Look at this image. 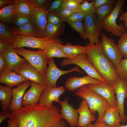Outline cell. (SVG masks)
<instances>
[{
    "mask_svg": "<svg viewBox=\"0 0 127 127\" xmlns=\"http://www.w3.org/2000/svg\"><path fill=\"white\" fill-rule=\"evenodd\" d=\"M60 110L53 105H28L11 112L9 118L18 127H49L61 120Z\"/></svg>",
    "mask_w": 127,
    "mask_h": 127,
    "instance_id": "6da1fadb",
    "label": "cell"
},
{
    "mask_svg": "<svg viewBox=\"0 0 127 127\" xmlns=\"http://www.w3.org/2000/svg\"><path fill=\"white\" fill-rule=\"evenodd\" d=\"M86 55L87 58L107 82L114 87L121 79L116 68L104 54L100 42L87 44Z\"/></svg>",
    "mask_w": 127,
    "mask_h": 127,
    "instance_id": "7a4b0ae2",
    "label": "cell"
},
{
    "mask_svg": "<svg viewBox=\"0 0 127 127\" xmlns=\"http://www.w3.org/2000/svg\"><path fill=\"white\" fill-rule=\"evenodd\" d=\"M63 43L58 38H40L25 36L16 33L11 44L14 48L27 47L46 50L55 44Z\"/></svg>",
    "mask_w": 127,
    "mask_h": 127,
    "instance_id": "3957f363",
    "label": "cell"
},
{
    "mask_svg": "<svg viewBox=\"0 0 127 127\" xmlns=\"http://www.w3.org/2000/svg\"><path fill=\"white\" fill-rule=\"evenodd\" d=\"M15 52L22 56L35 69L45 78L48 59L45 50L40 49L37 51L28 50L24 47L14 48Z\"/></svg>",
    "mask_w": 127,
    "mask_h": 127,
    "instance_id": "277c9868",
    "label": "cell"
},
{
    "mask_svg": "<svg viewBox=\"0 0 127 127\" xmlns=\"http://www.w3.org/2000/svg\"><path fill=\"white\" fill-rule=\"evenodd\" d=\"M126 1L118 0L112 12L109 15L101 22V27L106 32L110 33L111 35L120 37L127 29L123 23L118 25L116 23L118 16L122 13V8Z\"/></svg>",
    "mask_w": 127,
    "mask_h": 127,
    "instance_id": "5b68a950",
    "label": "cell"
},
{
    "mask_svg": "<svg viewBox=\"0 0 127 127\" xmlns=\"http://www.w3.org/2000/svg\"><path fill=\"white\" fill-rule=\"evenodd\" d=\"M83 20L84 31L89 43L94 44L99 42V37L101 35L102 31V22L99 19L95 13L86 15Z\"/></svg>",
    "mask_w": 127,
    "mask_h": 127,
    "instance_id": "8992f818",
    "label": "cell"
},
{
    "mask_svg": "<svg viewBox=\"0 0 127 127\" xmlns=\"http://www.w3.org/2000/svg\"><path fill=\"white\" fill-rule=\"evenodd\" d=\"M70 64L77 65L83 69L88 75L108 84L87 58L86 54H80L74 59H64L62 61L60 65L63 67Z\"/></svg>",
    "mask_w": 127,
    "mask_h": 127,
    "instance_id": "52a82bcc",
    "label": "cell"
},
{
    "mask_svg": "<svg viewBox=\"0 0 127 127\" xmlns=\"http://www.w3.org/2000/svg\"><path fill=\"white\" fill-rule=\"evenodd\" d=\"M101 36L100 44L103 52L116 68L122 60L123 57L117 45L112 39L108 37L102 31Z\"/></svg>",
    "mask_w": 127,
    "mask_h": 127,
    "instance_id": "ba28073f",
    "label": "cell"
},
{
    "mask_svg": "<svg viewBox=\"0 0 127 127\" xmlns=\"http://www.w3.org/2000/svg\"><path fill=\"white\" fill-rule=\"evenodd\" d=\"M48 63V66L47 68L45 76L48 86L53 87H56L57 81L62 75L73 71L80 73L83 72L80 69L79 67L76 66L69 70H61L57 67L53 58L49 59Z\"/></svg>",
    "mask_w": 127,
    "mask_h": 127,
    "instance_id": "9c48e42d",
    "label": "cell"
},
{
    "mask_svg": "<svg viewBox=\"0 0 127 127\" xmlns=\"http://www.w3.org/2000/svg\"><path fill=\"white\" fill-rule=\"evenodd\" d=\"M11 44L1 55L7 64V67L17 73L27 61L24 58L19 56L15 51Z\"/></svg>",
    "mask_w": 127,
    "mask_h": 127,
    "instance_id": "30bf717a",
    "label": "cell"
},
{
    "mask_svg": "<svg viewBox=\"0 0 127 127\" xmlns=\"http://www.w3.org/2000/svg\"><path fill=\"white\" fill-rule=\"evenodd\" d=\"M86 85L92 90L105 98L111 106H117V101L115 96L114 87L104 83L100 84H88Z\"/></svg>",
    "mask_w": 127,
    "mask_h": 127,
    "instance_id": "8fae6325",
    "label": "cell"
},
{
    "mask_svg": "<svg viewBox=\"0 0 127 127\" xmlns=\"http://www.w3.org/2000/svg\"><path fill=\"white\" fill-rule=\"evenodd\" d=\"M65 91L63 86L54 87L47 86L42 92L38 104L52 106L53 105V102H59L60 96L64 94Z\"/></svg>",
    "mask_w": 127,
    "mask_h": 127,
    "instance_id": "7c38bea8",
    "label": "cell"
},
{
    "mask_svg": "<svg viewBox=\"0 0 127 127\" xmlns=\"http://www.w3.org/2000/svg\"><path fill=\"white\" fill-rule=\"evenodd\" d=\"M68 98L67 97L64 100L60 101L58 103L61 107L60 113L61 119L65 120L71 127H75L78 126L79 114L77 109L69 103Z\"/></svg>",
    "mask_w": 127,
    "mask_h": 127,
    "instance_id": "4fadbf2b",
    "label": "cell"
},
{
    "mask_svg": "<svg viewBox=\"0 0 127 127\" xmlns=\"http://www.w3.org/2000/svg\"><path fill=\"white\" fill-rule=\"evenodd\" d=\"M17 74L32 82L40 85H47L45 77L33 67L27 60Z\"/></svg>",
    "mask_w": 127,
    "mask_h": 127,
    "instance_id": "5bb4252c",
    "label": "cell"
},
{
    "mask_svg": "<svg viewBox=\"0 0 127 127\" xmlns=\"http://www.w3.org/2000/svg\"><path fill=\"white\" fill-rule=\"evenodd\" d=\"M103 83L88 75L82 77L74 76L69 78L66 80L65 86L68 90L73 91L84 85L89 84H100Z\"/></svg>",
    "mask_w": 127,
    "mask_h": 127,
    "instance_id": "9a60e30c",
    "label": "cell"
},
{
    "mask_svg": "<svg viewBox=\"0 0 127 127\" xmlns=\"http://www.w3.org/2000/svg\"><path fill=\"white\" fill-rule=\"evenodd\" d=\"M114 87L116 95L117 106L122 119V122L124 123L127 120V117L124 113V103L127 91V82L121 79Z\"/></svg>",
    "mask_w": 127,
    "mask_h": 127,
    "instance_id": "2e32d148",
    "label": "cell"
},
{
    "mask_svg": "<svg viewBox=\"0 0 127 127\" xmlns=\"http://www.w3.org/2000/svg\"><path fill=\"white\" fill-rule=\"evenodd\" d=\"M31 87L26 92L23 98L22 106L37 104L43 90L47 85H40L31 81Z\"/></svg>",
    "mask_w": 127,
    "mask_h": 127,
    "instance_id": "e0dca14e",
    "label": "cell"
},
{
    "mask_svg": "<svg viewBox=\"0 0 127 127\" xmlns=\"http://www.w3.org/2000/svg\"><path fill=\"white\" fill-rule=\"evenodd\" d=\"M47 9L36 8L33 21L36 26L37 37L44 38L46 37V28L48 24Z\"/></svg>",
    "mask_w": 127,
    "mask_h": 127,
    "instance_id": "ac0fdd59",
    "label": "cell"
},
{
    "mask_svg": "<svg viewBox=\"0 0 127 127\" xmlns=\"http://www.w3.org/2000/svg\"><path fill=\"white\" fill-rule=\"evenodd\" d=\"M31 85V81L28 80L22 83L16 87L12 89V99L9 111L12 112L22 107L21 103L24 94L27 88Z\"/></svg>",
    "mask_w": 127,
    "mask_h": 127,
    "instance_id": "d6986e66",
    "label": "cell"
},
{
    "mask_svg": "<svg viewBox=\"0 0 127 127\" xmlns=\"http://www.w3.org/2000/svg\"><path fill=\"white\" fill-rule=\"evenodd\" d=\"M28 80L7 67L0 74V83L11 87L18 86Z\"/></svg>",
    "mask_w": 127,
    "mask_h": 127,
    "instance_id": "ffe728a7",
    "label": "cell"
},
{
    "mask_svg": "<svg viewBox=\"0 0 127 127\" xmlns=\"http://www.w3.org/2000/svg\"><path fill=\"white\" fill-rule=\"evenodd\" d=\"M77 109L79 114L77 126L78 127H85L92 122L95 120V116L91 113L88 104L85 100L83 99L80 102Z\"/></svg>",
    "mask_w": 127,
    "mask_h": 127,
    "instance_id": "44dd1931",
    "label": "cell"
},
{
    "mask_svg": "<svg viewBox=\"0 0 127 127\" xmlns=\"http://www.w3.org/2000/svg\"><path fill=\"white\" fill-rule=\"evenodd\" d=\"M102 121L106 123L109 127H118L122 121L119 110L117 106H110L105 110Z\"/></svg>",
    "mask_w": 127,
    "mask_h": 127,
    "instance_id": "7402d4cb",
    "label": "cell"
},
{
    "mask_svg": "<svg viewBox=\"0 0 127 127\" xmlns=\"http://www.w3.org/2000/svg\"><path fill=\"white\" fill-rule=\"evenodd\" d=\"M59 47L67 57V58L72 60L79 55L86 54L87 47L78 45H73L71 43L67 42L66 45H59Z\"/></svg>",
    "mask_w": 127,
    "mask_h": 127,
    "instance_id": "603a6c76",
    "label": "cell"
},
{
    "mask_svg": "<svg viewBox=\"0 0 127 127\" xmlns=\"http://www.w3.org/2000/svg\"><path fill=\"white\" fill-rule=\"evenodd\" d=\"M75 94L87 101L90 111L92 114L94 115L98 111L92 90L90 89L86 85L83 86L77 90Z\"/></svg>",
    "mask_w": 127,
    "mask_h": 127,
    "instance_id": "cb8c5ba5",
    "label": "cell"
},
{
    "mask_svg": "<svg viewBox=\"0 0 127 127\" xmlns=\"http://www.w3.org/2000/svg\"><path fill=\"white\" fill-rule=\"evenodd\" d=\"M15 12L27 16L33 20L36 7L28 0H15Z\"/></svg>",
    "mask_w": 127,
    "mask_h": 127,
    "instance_id": "d4e9b609",
    "label": "cell"
},
{
    "mask_svg": "<svg viewBox=\"0 0 127 127\" xmlns=\"http://www.w3.org/2000/svg\"><path fill=\"white\" fill-rule=\"evenodd\" d=\"M12 87L0 85V105L3 110L9 111L12 99Z\"/></svg>",
    "mask_w": 127,
    "mask_h": 127,
    "instance_id": "484cf974",
    "label": "cell"
},
{
    "mask_svg": "<svg viewBox=\"0 0 127 127\" xmlns=\"http://www.w3.org/2000/svg\"><path fill=\"white\" fill-rule=\"evenodd\" d=\"M92 90V92L96 105L99 116L95 122L102 121V118L106 109L111 106L107 100L95 91Z\"/></svg>",
    "mask_w": 127,
    "mask_h": 127,
    "instance_id": "4316f807",
    "label": "cell"
},
{
    "mask_svg": "<svg viewBox=\"0 0 127 127\" xmlns=\"http://www.w3.org/2000/svg\"><path fill=\"white\" fill-rule=\"evenodd\" d=\"M15 1L12 4L4 6L0 9V22L10 26L12 18L15 12Z\"/></svg>",
    "mask_w": 127,
    "mask_h": 127,
    "instance_id": "83f0119b",
    "label": "cell"
},
{
    "mask_svg": "<svg viewBox=\"0 0 127 127\" xmlns=\"http://www.w3.org/2000/svg\"><path fill=\"white\" fill-rule=\"evenodd\" d=\"M12 28L15 32L17 34L37 37L36 27L33 21L29 22L19 27Z\"/></svg>",
    "mask_w": 127,
    "mask_h": 127,
    "instance_id": "f1b7e54d",
    "label": "cell"
},
{
    "mask_svg": "<svg viewBox=\"0 0 127 127\" xmlns=\"http://www.w3.org/2000/svg\"><path fill=\"white\" fill-rule=\"evenodd\" d=\"M16 34L12 27L0 22V39L8 45L11 44Z\"/></svg>",
    "mask_w": 127,
    "mask_h": 127,
    "instance_id": "f546056e",
    "label": "cell"
},
{
    "mask_svg": "<svg viewBox=\"0 0 127 127\" xmlns=\"http://www.w3.org/2000/svg\"><path fill=\"white\" fill-rule=\"evenodd\" d=\"M64 22L57 24L48 23L46 28V37L57 38L64 31L65 27Z\"/></svg>",
    "mask_w": 127,
    "mask_h": 127,
    "instance_id": "4dcf8cb0",
    "label": "cell"
},
{
    "mask_svg": "<svg viewBox=\"0 0 127 127\" xmlns=\"http://www.w3.org/2000/svg\"><path fill=\"white\" fill-rule=\"evenodd\" d=\"M114 7L110 4L100 6L95 8V14L99 19L102 22L109 15Z\"/></svg>",
    "mask_w": 127,
    "mask_h": 127,
    "instance_id": "1f68e13d",
    "label": "cell"
},
{
    "mask_svg": "<svg viewBox=\"0 0 127 127\" xmlns=\"http://www.w3.org/2000/svg\"><path fill=\"white\" fill-rule=\"evenodd\" d=\"M33 21L30 18L19 13L15 12L10 25L12 28L20 27L27 23Z\"/></svg>",
    "mask_w": 127,
    "mask_h": 127,
    "instance_id": "d6a6232c",
    "label": "cell"
},
{
    "mask_svg": "<svg viewBox=\"0 0 127 127\" xmlns=\"http://www.w3.org/2000/svg\"><path fill=\"white\" fill-rule=\"evenodd\" d=\"M60 44H62L59 43L55 44L45 50L46 54L48 60L54 57L67 58L66 55L59 48Z\"/></svg>",
    "mask_w": 127,
    "mask_h": 127,
    "instance_id": "836d02e7",
    "label": "cell"
},
{
    "mask_svg": "<svg viewBox=\"0 0 127 127\" xmlns=\"http://www.w3.org/2000/svg\"><path fill=\"white\" fill-rule=\"evenodd\" d=\"M95 9L94 0H92L90 3L87 0H84L79 5L78 9L79 12L86 15L90 14L95 13Z\"/></svg>",
    "mask_w": 127,
    "mask_h": 127,
    "instance_id": "e575fe53",
    "label": "cell"
},
{
    "mask_svg": "<svg viewBox=\"0 0 127 127\" xmlns=\"http://www.w3.org/2000/svg\"><path fill=\"white\" fill-rule=\"evenodd\" d=\"M63 1L64 0H52L47 9L48 14L57 16L63 7Z\"/></svg>",
    "mask_w": 127,
    "mask_h": 127,
    "instance_id": "d590c367",
    "label": "cell"
},
{
    "mask_svg": "<svg viewBox=\"0 0 127 127\" xmlns=\"http://www.w3.org/2000/svg\"><path fill=\"white\" fill-rule=\"evenodd\" d=\"M117 46L123 57L127 58V31L120 36L117 41Z\"/></svg>",
    "mask_w": 127,
    "mask_h": 127,
    "instance_id": "8d00e7d4",
    "label": "cell"
},
{
    "mask_svg": "<svg viewBox=\"0 0 127 127\" xmlns=\"http://www.w3.org/2000/svg\"><path fill=\"white\" fill-rule=\"evenodd\" d=\"M116 71L121 79L127 82V58L122 59L116 68Z\"/></svg>",
    "mask_w": 127,
    "mask_h": 127,
    "instance_id": "74e56055",
    "label": "cell"
},
{
    "mask_svg": "<svg viewBox=\"0 0 127 127\" xmlns=\"http://www.w3.org/2000/svg\"><path fill=\"white\" fill-rule=\"evenodd\" d=\"M68 24L73 29L79 34L83 39L85 40L87 38L84 31L83 23L82 21H78Z\"/></svg>",
    "mask_w": 127,
    "mask_h": 127,
    "instance_id": "f35d334b",
    "label": "cell"
},
{
    "mask_svg": "<svg viewBox=\"0 0 127 127\" xmlns=\"http://www.w3.org/2000/svg\"><path fill=\"white\" fill-rule=\"evenodd\" d=\"M78 12V9H72L63 6L60 12L57 16L62 21L63 20L73 14Z\"/></svg>",
    "mask_w": 127,
    "mask_h": 127,
    "instance_id": "ab89813d",
    "label": "cell"
},
{
    "mask_svg": "<svg viewBox=\"0 0 127 127\" xmlns=\"http://www.w3.org/2000/svg\"><path fill=\"white\" fill-rule=\"evenodd\" d=\"M86 15L79 12L75 13L63 20L68 23L78 21H82Z\"/></svg>",
    "mask_w": 127,
    "mask_h": 127,
    "instance_id": "60d3db41",
    "label": "cell"
},
{
    "mask_svg": "<svg viewBox=\"0 0 127 127\" xmlns=\"http://www.w3.org/2000/svg\"><path fill=\"white\" fill-rule=\"evenodd\" d=\"M84 0H64L63 5L73 10L78 9L79 5Z\"/></svg>",
    "mask_w": 127,
    "mask_h": 127,
    "instance_id": "b9f144b4",
    "label": "cell"
},
{
    "mask_svg": "<svg viewBox=\"0 0 127 127\" xmlns=\"http://www.w3.org/2000/svg\"><path fill=\"white\" fill-rule=\"evenodd\" d=\"M36 7L39 9L44 8L47 9L52 1L50 0H28Z\"/></svg>",
    "mask_w": 127,
    "mask_h": 127,
    "instance_id": "7bdbcfd3",
    "label": "cell"
},
{
    "mask_svg": "<svg viewBox=\"0 0 127 127\" xmlns=\"http://www.w3.org/2000/svg\"><path fill=\"white\" fill-rule=\"evenodd\" d=\"M47 18L48 23L53 24H57L63 22L57 16L54 14H48Z\"/></svg>",
    "mask_w": 127,
    "mask_h": 127,
    "instance_id": "ee69618b",
    "label": "cell"
},
{
    "mask_svg": "<svg viewBox=\"0 0 127 127\" xmlns=\"http://www.w3.org/2000/svg\"><path fill=\"white\" fill-rule=\"evenodd\" d=\"M94 5L95 8L100 6L110 4L113 5L116 4V2L114 0H95Z\"/></svg>",
    "mask_w": 127,
    "mask_h": 127,
    "instance_id": "f6af8a7d",
    "label": "cell"
},
{
    "mask_svg": "<svg viewBox=\"0 0 127 127\" xmlns=\"http://www.w3.org/2000/svg\"><path fill=\"white\" fill-rule=\"evenodd\" d=\"M11 115V113L9 111L2 110L0 112V124L6 119L10 118Z\"/></svg>",
    "mask_w": 127,
    "mask_h": 127,
    "instance_id": "bcb514c9",
    "label": "cell"
},
{
    "mask_svg": "<svg viewBox=\"0 0 127 127\" xmlns=\"http://www.w3.org/2000/svg\"><path fill=\"white\" fill-rule=\"evenodd\" d=\"M7 64L2 56L0 55V74L7 67Z\"/></svg>",
    "mask_w": 127,
    "mask_h": 127,
    "instance_id": "7dc6e473",
    "label": "cell"
},
{
    "mask_svg": "<svg viewBox=\"0 0 127 127\" xmlns=\"http://www.w3.org/2000/svg\"><path fill=\"white\" fill-rule=\"evenodd\" d=\"M119 18L120 20L123 21L124 27L127 28V12L121 14Z\"/></svg>",
    "mask_w": 127,
    "mask_h": 127,
    "instance_id": "c3c4849f",
    "label": "cell"
},
{
    "mask_svg": "<svg viewBox=\"0 0 127 127\" xmlns=\"http://www.w3.org/2000/svg\"><path fill=\"white\" fill-rule=\"evenodd\" d=\"M9 46L4 41L0 39V54L3 52L7 49Z\"/></svg>",
    "mask_w": 127,
    "mask_h": 127,
    "instance_id": "681fc988",
    "label": "cell"
},
{
    "mask_svg": "<svg viewBox=\"0 0 127 127\" xmlns=\"http://www.w3.org/2000/svg\"><path fill=\"white\" fill-rule=\"evenodd\" d=\"M14 2V0H0V8L1 9L6 5L11 4Z\"/></svg>",
    "mask_w": 127,
    "mask_h": 127,
    "instance_id": "f907efd6",
    "label": "cell"
},
{
    "mask_svg": "<svg viewBox=\"0 0 127 127\" xmlns=\"http://www.w3.org/2000/svg\"><path fill=\"white\" fill-rule=\"evenodd\" d=\"M49 127H66V125L64 121L61 120L60 121Z\"/></svg>",
    "mask_w": 127,
    "mask_h": 127,
    "instance_id": "816d5d0a",
    "label": "cell"
},
{
    "mask_svg": "<svg viewBox=\"0 0 127 127\" xmlns=\"http://www.w3.org/2000/svg\"><path fill=\"white\" fill-rule=\"evenodd\" d=\"M93 127H109L106 123L104 121H101L99 122H95L93 124Z\"/></svg>",
    "mask_w": 127,
    "mask_h": 127,
    "instance_id": "f5cc1de1",
    "label": "cell"
},
{
    "mask_svg": "<svg viewBox=\"0 0 127 127\" xmlns=\"http://www.w3.org/2000/svg\"><path fill=\"white\" fill-rule=\"evenodd\" d=\"M8 123L7 127H18L15 121L9 118L7 121Z\"/></svg>",
    "mask_w": 127,
    "mask_h": 127,
    "instance_id": "db71d44e",
    "label": "cell"
},
{
    "mask_svg": "<svg viewBox=\"0 0 127 127\" xmlns=\"http://www.w3.org/2000/svg\"><path fill=\"white\" fill-rule=\"evenodd\" d=\"M85 127H93V124H92L91 123L88 124Z\"/></svg>",
    "mask_w": 127,
    "mask_h": 127,
    "instance_id": "11a10c76",
    "label": "cell"
},
{
    "mask_svg": "<svg viewBox=\"0 0 127 127\" xmlns=\"http://www.w3.org/2000/svg\"><path fill=\"white\" fill-rule=\"evenodd\" d=\"M118 127H127V125H120Z\"/></svg>",
    "mask_w": 127,
    "mask_h": 127,
    "instance_id": "9f6ffc18",
    "label": "cell"
},
{
    "mask_svg": "<svg viewBox=\"0 0 127 127\" xmlns=\"http://www.w3.org/2000/svg\"><path fill=\"white\" fill-rule=\"evenodd\" d=\"M126 97L127 99V92H126Z\"/></svg>",
    "mask_w": 127,
    "mask_h": 127,
    "instance_id": "6f0895ef",
    "label": "cell"
},
{
    "mask_svg": "<svg viewBox=\"0 0 127 127\" xmlns=\"http://www.w3.org/2000/svg\"><path fill=\"white\" fill-rule=\"evenodd\" d=\"M126 28L127 31V28Z\"/></svg>",
    "mask_w": 127,
    "mask_h": 127,
    "instance_id": "680465c9",
    "label": "cell"
}]
</instances>
